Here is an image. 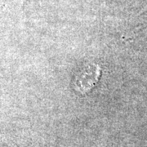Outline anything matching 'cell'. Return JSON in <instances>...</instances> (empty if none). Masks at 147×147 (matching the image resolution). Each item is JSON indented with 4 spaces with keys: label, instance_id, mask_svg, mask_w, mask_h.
<instances>
[{
    "label": "cell",
    "instance_id": "1",
    "mask_svg": "<svg viewBox=\"0 0 147 147\" xmlns=\"http://www.w3.org/2000/svg\"><path fill=\"white\" fill-rule=\"evenodd\" d=\"M100 76V68L98 65H90L84 67L75 78V88L80 93L88 92L97 83Z\"/></svg>",
    "mask_w": 147,
    "mask_h": 147
}]
</instances>
